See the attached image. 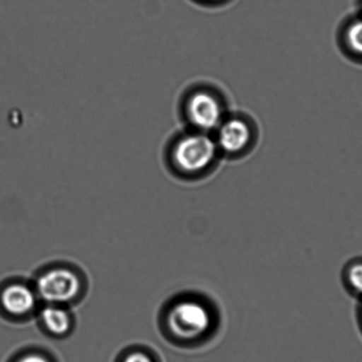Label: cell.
<instances>
[{
  "label": "cell",
  "mask_w": 362,
  "mask_h": 362,
  "mask_svg": "<svg viewBox=\"0 0 362 362\" xmlns=\"http://www.w3.org/2000/svg\"><path fill=\"white\" fill-rule=\"evenodd\" d=\"M214 133L220 153L228 157L244 156L255 142V125L241 114L227 115Z\"/></svg>",
  "instance_id": "cell-4"
},
{
  "label": "cell",
  "mask_w": 362,
  "mask_h": 362,
  "mask_svg": "<svg viewBox=\"0 0 362 362\" xmlns=\"http://www.w3.org/2000/svg\"><path fill=\"white\" fill-rule=\"evenodd\" d=\"M184 112L192 129L206 133L216 132L228 114L221 95L205 86L195 88L187 94Z\"/></svg>",
  "instance_id": "cell-3"
},
{
  "label": "cell",
  "mask_w": 362,
  "mask_h": 362,
  "mask_svg": "<svg viewBox=\"0 0 362 362\" xmlns=\"http://www.w3.org/2000/svg\"><path fill=\"white\" fill-rule=\"evenodd\" d=\"M17 362H49L47 361V358H45V357L42 356V355L40 354H30L26 355V356H24L23 358H21Z\"/></svg>",
  "instance_id": "cell-11"
},
{
  "label": "cell",
  "mask_w": 362,
  "mask_h": 362,
  "mask_svg": "<svg viewBox=\"0 0 362 362\" xmlns=\"http://www.w3.org/2000/svg\"><path fill=\"white\" fill-rule=\"evenodd\" d=\"M341 42L351 57L362 61V13L344 24Z\"/></svg>",
  "instance_id": "cell-7"
},
{
  "label": "cell",
  "mask_w": 362,
  "mask_h": 362,
  "mask_svg": "<svg viewBox=\"0 0 362 362\" xmlns=\"http://www.w3.org/2000/svg\"><path fill=\"white\" fill-rule=\"evenodd\" d=\"M36 302V294L23 284H12L6 287L1 294L3 307L12 315L28 314L33 310Z\"/></svg>",
  "instance_id": "cell-6"
},
{
  "label": "cell",
  "mask_w": 362,
  "mask_h": 362,
  "mask_svg": "<svg viewBox=\"0 0 362 362\" xmlns=\"http://www.w3.org/2000/svg\"><path fill=\"white\" fill-rule=\"evenodd\" d=\"M361 8H362V6H361ZM361 13H362V12H361Z\"/></svg>",
  "instance_id": "cell-13"
},
{
  "label": "cell",
  "mask_w": 362,
  "mask_h": 362,
  "mask_svg": "<svg viewBox=\"0 0 362 362\" xmlns=\"http://www.w3.org/2000/svg\"><path fill=\"white\" fill-rule=\"evenodd\" d=\"M81 283L71 270L54 269L45 272L37 281V294L52 304L66 303L78 295Z\"/></svg>",
  "instance_id": "cell-5"
},
{
  "label": "cell",
  "mask_w": 362,
  "mask_h": 362,
  "mask_svg": "<svg viewBox=\"0 0 362 362\" xmlns=\"http://www.w3.org/2000/svg\"><path fill=\"white\" fill-rule=\"evenodd\" d=\"M168 150L172 167L187 178L205 177L213 170L221 154L211 133L195 129L178 135Z\"/></svg>",
  "instance_id": "cell-2"
},
{
  "label": "cell",
  "mask_w": 362,
  "mask_h": 362,
  "mask_svg": "<svg viewBox=\"0 0 362 362\" xmlns=\"http://www.w3.org/2000/svg\"><path fill=\"white\" fill-rule=\"evenodd\" d=\"M124 362H153V361L148 355L136 351V353L128 355Z\"/></svg>",
  "instance_id": "cell-10"
},
{
  "label": "cell",
  "mask_w": 362,
  "mask_h": 362,
  "mask_svg": "<svg viewBox=\"0 0 362 362\" xmlns=\"http://www.w3.org/2000/svg\"><path fill=\"white\" fill-rule=\"evenodd\" d=\"M218 315L206 298L189 296L172 305L167 325L172 336L186 344H200L212 337Z\"/></svg>",
  "instance_id": "cell-1"
},
{
  "label": "cell",
  "mask_w": 362,
  "mask_h": 362,
  "mask_svg": "<svg viewBox=\"0 0 362 362\" xmlns=\"http://www.w3.org/2000/svg\"><path fill=\"white\" fill-rule=\"evenodd\" d=\"M357 322L358 329H360L361 332L362 333V300H358L357 307Z\"/></svg>",
  "instance_id": "cell-12"
},
{
  "label": "cell",
  "mask_w": 362,
  "mask_h": 362,
  "mask_svg": "<svg viewBox=\"0 0 362 362\" xmlns=\"http://www.w3.org/2000/svg\"><path fill=\"white\" fill-rule=\"evenodd\" d=\"M41 319L47 329L55 335H64L71 328V318L68 311L51 305L41 311Z\"/></svg>",
  "instance_id": "cell-8"
},
{
  "label": "cell",
  "mask_w": 362,
  "mask_h": 362,
  "mask_svg": "<svg viewBox=\"0 0 362 362\" xmlns=\"http://www.w3.org/2000/svg\"><path fill=\"white\" fill-rule=\"evenodd\" d=\"M342 281L347 293L362 300V256L351 259L344 267Z\"/></svg>",
  "instance_id": "cell-9"
}]
</instances>
